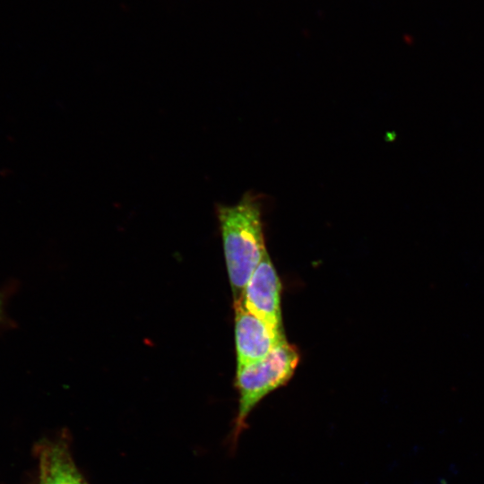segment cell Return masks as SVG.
Here are the masks:
<instances>
[{"mask_svg": "<svg viewBox=\"0 0 484 484\" xmlns=\"http://www.w3.org/2000/svg\"><path fill=\"white\" fill-rule=\"evenodd\" d=\"M264 197L246 192L233 205H218L226 264L234 302L241 300L245 288L267 253L263 230Z\"/></svg>", "mask_w": 484, "mask_h": 484, "instance_id": "obj_1", "label": "cell"}, {"mask_svg": "<svg viewBox=\"0 0 484 484\" xmlns=\"http://www.w3.org/2000/svg\"><path fill=\"white\" fill-rule=\"evenodd\" d=\"M298 360L297 348L285 341L262 360L237 369L236 386L239 402L232 431V443L238 441L246 428V420L259 402L288 383Z\"/></svg>", "mask_w": 484, "mask_h": 484, "instance_id": "obj_2", "label": "cell"}, {"mask_svg": "<svg viewBox=\"0 0 484 484\" xmlns=\"http://www.w3.org/2000/svg\"><path fill=\"white\" fill-rule=\"evenodd\" d=\"M281 284L268 253L254 271L239 300L249 313L276 334L285 336L281 310Z\"/></svg>", "mask_w": 484, "mask_h": 484, "instance_id": "obj_3", "label": "cell"}, {"mask_svg": "<svg viewBox=\"0 0 484 484\" xmlns=\"http://www.w3.org/2000/svg\"><path fill=\"white\" fill-rule=\"evenodd\" d=\"M237 369L264 359L285 336L276 334L266 324L249 313L240 301L234 302Z\"/></svg>", "mask_w": 484, "mask_h": 484, "instance_id": "obj_4", "label": "cell"}, {"mask_svg": "<svg viewBox=\"0 0 484 484\" xmlns=\"http://www.w3.org/2000/svg\"><path fill=\"white\" fill-rule=\"evenodd\" d=\"M40 484H87L68 449L61 444L47 445L40 454Z\"/></svg>", "mask_w": 484, "mask_h": 484, "instance_id": "obj_5", "label": "cell"}, {"mask_svg": "<svg viewBox=\"0 0 484 484\" xmlns=\"http://www.w3.org/2000/svg\"><path fill=\"white\" fill-rule=\"evenodd\" d=\"M3 313H4V310H3V298H2V297L0 296V320H1L2 317H3Z\"/></svg>", "mask_w": 484, "mask_h": 484, "instance_id": "obj_6", "label": "cell"}, {"mask_svg": "<svg viewBox=\"0 0 484 484\" xmlns=\"http://www.w3.org/2000/svg\"><path fill=\"white\" fill-rule=\"evenodd\" d=\"M438 484H447L445 480H440L439 483Z\"/></svg>", "mask_w": 484, "mask_h": 484, "instance_id": "obj_7", "label": "cell"}]
</instances>
